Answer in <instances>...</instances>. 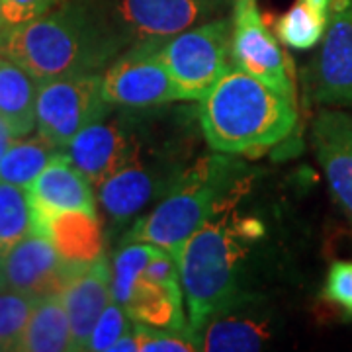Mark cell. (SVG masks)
Segmentation results:
<instances>
[{
    "label": "cell",
    "instance_id": "obj_1",
    "mask_svg": "<svg viewBox=\"0 0 352 352\" xmlns=\"http://www.w3.org/2000/svg\"><path fill=\"white\" fill-rule=\"evenodd\" d=\"M129 43L102 0H63L10 30L0 51L41 82L104 73Z\"/></svg>",
    "mask_w": 352,
    "mask_h": 352
},
{
    "label": "cell",
    "instance_id": "obj_2",
    "mask_svg": "<svg viewBox=\"0 0 352 352\" xmlns=\"http://www.w3.org/2000/svg\"><path fill=\"white\" fill-rule=\"evenodd\" d=\"M296 120L292 96L237 67L200 100L201 133L219 155H263L288 138Z\"/></svg>",
    "mask_w": 352,
    "mask_h": 352
},
{
    "label": "cell",
    "instance_id": "obj_3",
    "mask_svg": "<svg viewBox=\"0 0 352 352\" xmlns=\"http://www.w3.org/2000/svg\"><path fill=\"white\" fill-rule=\"evenodd\" d=\"M247 168L229 157H206L182 170L164 200L127 231L124 243H151L176 254L206 221L233 208Z\"/></svg>",
    "mask_w": 352,
    "mask_h": 352
},
{
    "label": "cell",
    "instance_id": "obj_4",
    "mask_svg": "<svg viewBox=\"0 0 352 352\" xmlns=\"http://www.w3.org/2000/svg\"><path fill=\"white\" fill-rule=\"evenodd\" d=\"M231 210L196 229L175 254L188 327L196 335L210 317L243 300L239 296L243 241L263 231L252 219L231 221Z\"/></svg>",
    "mask_w": 352,
    "mask_h": 352
},
{
    "label": "cell",
    "instance_id": "obj_5",
    "mask_svg": "<svg viewBox=\"0 0 352 352\" xmlns=\"http://www.w3.org/2000/svg\"><path fill=\"white\" fill-rule=\"evenodd\" d=\"M161 59L180 100H201L233 69L231 20L214 18L161 41Z\"/></svg>",
    "mask_w": 352,
    "mask_h": 352
},
{
    "label": "cell",
    "instance_id": "obj_6",
    "mask_svg": "<svg viewBox=\"0 0 352 352\" xmlns=\"http://www.w3.org/2000/svg\"><path fill=\"white\" fill-rule=\"evenodd\" d=\"M110 108L102 92V73L55 76L39 82L36 127L63 151L85 127L104 120Z\"/></svg>",
    "mask_w": 352,
    "mask_h": 352
},
{
    "label": "cell",
    "instance_id": "obj_7",
    "mask_svg": "<svg viewBox=\"0 0 352 352\" xmlns=\"http://www.w3.org/2000/svg\"><path fill=\"white\" fill-rule=\"evenodd\" d=\"M163 39H143L122 51L102 73L104 98L113 108L145 110L180 100L161 59Z\"/></svg>",
    "mask_w": 352,
    "mask_h": 352
},
{
    "label": "cell",
    "instance_id": "obj_8",
    "mask_svg": "<svg viewBox=\"0 0 352 352\" xmlns=\"http://www.w3.org/2000/svg\"><path fill=\"white\" fill-rule=\"evenodd\" d=\"M131 43L166 39L214 20L233 0H102Z\"/></svg>",
    "mask_w": 352,
    "mask_h": 352
},
{
    "label": "cell",
    "instance_id": "obj_9",
    "mask_svg": "<svg viewBox=\"0 0 352 352\" xmlns=\"http://www.w3.org/2000/svg\"><path fill=\"white\" fill-rule=\"evenodd\" d=\"M233 65L294 98L288 59L274 34L264 24L256 0L231 2Z\"/></svg>",
    "mask_w": 352,
    "mask_h": 352
},
{
    "label": "cell",
    "instance_id": "obj_10",
    "mask_svg": "<svg viewBox=\"0 0 352 352\" xmlns=\"http://www.w3.org/2000/svg\"><path fill=\"white\" fill-rule=\"evenodd\" d=\"M85 264L65 258L47 237L30 233L0 254L2 288L16 289L38 300L57 296Z\"/></svg>",
    "mask_w": 352,
    "mask_h": 352
},
{
    "label": "cell",
    "instance_id": "obj_11",
    "mask_svg": "<svg viewBox=\"0 0 352 352\" xmlns=\"http://www.w3.org/2000/svg\"><path fill=\"white\" fill-rule=\"evenodd\" d=\"M182 298L176 256L161 249L131 284L122 305L133 321L143 325L190 329Z\"/></svg>",
    "mask_w": 352,
    "mask_h": 352
},
{
    "label": "cell",
    "instance_id": "obj_12",
    "mask_svg": "<svg viewBox=\"0 0 352 352\" xmlns=\"http://www.w3.org/2000/svg\"><path fill=\"white\" fill-rule=\"evenodd\" d=\"M309 96L327 106H352V2L335 0L321 51L307 76Z\"/></svg>",
    "mask_w": 352,
    "mask_h": 352
},
{
    "label": "cell",
    "instance_id": "obj_13",
    "mask_svg": "<svg viewBox=\"0 0 352 352\" xmlns=\"http://www.w3.org/2000/svg\"><path fill=\"white\" fill-rule=\"evenodd\" d=\"M106 118L85 127L63 149L96 188L139 155V143L126 122H106Z\"/></svg>",
    "mask_w": 352,
    "mask_h": 352
},
{
    "label": "cell",
    "instance_id": "obj_14",
    "mask_svg": "<svg viewBox=\"0 0 352 352\" xmlns=\"http://www.w3.org/2000/svg\"><path fill=\"white\" fill-rule=\"evenodd\" d=\"M182 173L141 163L139 155L98 186V200L113 221L139 214L153 198L166 194Z\"/></svg>",
    "mask_w": 352,
    "mask_h": 352
},
{
    "label": "cell",
    "instance_id": "obj_15",
    "mask_svg": "<svg viewBox=\"0 0 352 352\" xmlns=\"http://www.w3.org/2000/svg\"><path fill=\"white\" fill-rule=\"evenodd\" d=\"M71 325L73 351H88L90 335L112 300V266L104 256L88 261L61 292Z\"/></svg>",
    "mask_w": 352,
    "mask_h": 352
},
{
    "label": "cell",
    "instance_id": "obj_16",
    "mask_svg": "<svg viewBox=\"0 0 352 352\" xmlns=\"http://www.w3.org/2000/svg\"><path fill=\"white\" fill-rule=\"evenodd\" d=\"M25 190L34 208V219L61 212L96 215L92 184L65 151L57 153Z\"/></svg>",
    "mask_w": 352,
    "mask_h": 352
},
{
    "label": "cell",
    "instance_id": "obj_17",
    "mask_svg": "<svg viewBox=\"0 0 352 352\" xmlns=\"http://www.w3.org/2000/svg\"><path fill=\"white\" fill-rule=\"evenodd\" d=\"M314 147L331 192L352 219V118L325 110L314 124Z\"/></svg>",
    "mask_w": 352,
    "mask_h": 352
},
{
    "label": "cell",
    "instance_id": "obj_18",
    "mask_svg": "<svg viewBox=\"0 0 352 352\" xmlns=\"http://www.w3.org/2000/svg\"><path fill=\"white\" fill-rule=\"evenodd\" d=\"M34 233L55 245L69 261L88 263L100 256L102 235L96 215L85 212H61L34 219Z\"/></svg>",
    "mask_w": 352,
    "mask_h": 352
},
{
    "label": "cell",
    "instance_id": "obj_19",
    "mask_svg": "<svg viewBox=\"0 0 352 352\" xmlns=\"http://www.w3.org/2000/svg\"><path fill=\"white\" fill-rule=\"evenodd\" d=\"M239 303H233L231 307L208 319V323L198 331L200 351L247 352L263 349L264 342L268 340L266 321L237 314Z\"/></svg>",
    "mask_w": 352,
    "mask_h": 352
},
{
    "label": "cell",
    "instance_id": "obj_20",
    "mask_svg": "<svg viewBox=\"0 0 352 352\" xmlns=\"http://www.w3.org/2000/svg\"><path fill=\"white\" fill-rule=\"evenodd\" d=\"M39 82L24 67L0 51V118L14 138L30 135L36 127Z\"/></svg>",
    "mask_w": 352,
    "mask_h": 352
},
{
    "label": "cell",
    "instance_id": "obj_21",
    "mask_svg": "<svg viewBox=\"0 0 352 352\" xmlns=\"http://www.w3.org/2000/svg\"><path fill=\"white\" fill-rule=\"evenodd\" d=\"M18 351L22 352H65L73 351L69 315L61 294L39 298L24 329Z\"/></svg>",
    "mask_w": 352,
    "mask_h": 352
},
{
    "label": "cell",
    "instance_id": "obj_22",
    "mask_svg": "<svg viewBox=\"0 0 352 352\" xmlns=\"http://www.w3.org/2000/svg\"><path fill=\"white\" fill-rule=\"evenodd\" d=\"M335 0H296L276 22L280 41L292 50H311L327 32Z\"/></svg>",
    "mask_w": 352,
    "mask_h": 352
},
{
    "label": "cell",
    "instance_id": "obj_23",
    "mask_svg": "<svg viewBox=\"0 0 352 352\" xmlns=\"http://www.w3.org/2000/svg\"><path fill=\"white\" fill-rule=\"evenodd\" d=\"M59 151L39 133L34 138H16L0 157V182L28 188Z\"/></svg>",
    "mask_w": 352,
    "mask_h": 352
},
{
    "label": "cell",
    "instance_id": "obj_24",
    "mask_svg": "<svg viewBox=\"0 0 352 352\" xmlns=\"http://www.w3.org/2000/svg\"><path fill=\"white\" fill-rule=\"evenodd\" d=\"M34 233V208L28 190L0 182V254Z\"/></svg>",
    "mask_w": 352,
    "mask_h": 352
},
{
    "label": "cell",
    "instance_id": "obj_25",
    "mask_svg": "<svg viewBox=\"0 0 352 352\" xmlns=\"http://www.w3.org/2000/svg\"><path fill=\"white\" fill-rule=\"evenodd\" d=\"M36 303L38 298L16 289L0 288V351H18Z\"/></svg>",
    "mask_w": 352,
    "mask_h": 352
},
{
    "label": "cell",
    "instance_id": "obj_26",
    "mask_svg": "<svg viewBox=\"0 0 352 352\" xmlns=\"http://www.w3.org/2000/svg\"><path fill=\"white\" fill-rule=\"evenodd\" d=\"M139 352H194L200 339L192 329H161L133 321Z\"/></svg>",
    "mask_w": 352,
    "mask_h": 352
},
{
    "label": "cell",
    "instance_id": "obj_27",
    "mask_svg": "<svg viewBox=\"0 0 352 352\" xmlns=\"http://www.w3.org/2000/svg\"><path fill=\"white\" fill-rule=\"evenodd\" d=\"M131 329H133V319L129 317L126 307L110 300L94 325L90 342H88V351L110 352L113 342L129 333Z\"/></svg>",
    "mask_w": 352,
    "mask_h": 352
},
{
    "label": "cell",
    "instance_id": "obj_28",
    "mask_svg": "<svg viewBox=\"0 0 352 352\" xmlns=\"http://www.w3.org/2000/svg\"><path fill=\"white\" fill-rule=\"evenodd\" d=\"M63 0H2V14L8 32L53 10Z\"/></svg>",
    "mask_w": 352,
    "mask_h": 352
},
{
    "label": "cell",
    "instance_id": "obj_29",
    "mask_svg": "<svg viewBox=\"0 0 352 352\" xmlns=\"http://www.w3.org/2000/svg\"><path fill=\"white\" fill-rule=\"evenodd\" d=\"M325 298L352 315V263L339 261L331 266L325 284Z\"/></svg>",
    "mask_w": 352,
    "mask_h": 352
},
{
    "label": "cell",
    "instance_id": "obj_30",
    "mask_svg": "<svg viewBox=\"0 0 352 352\" xmlns=\"http://www.w3.org/2000/svg\"><path fill=\"white\" fill-rule=\"evenodd\" d=\"M138 351V339H135V333H133V329L126 333L124 337H120V339L116 340L112 344V349L110 352H135Z\"/></svg>",
    "mask_w": 352,
    "mask_h": 352
},
{
    "label": "cell",
    "instance_id": "obj_31",
    "mask_svg": "<svg viewBox=\"0 0 352 352\" xmlns=\"http://www.w3.org/2000/svg\"><path fill=\"white\" fill-rule=\"evenodd\" d=\"M14 133L10 131V127L6 126V122L0 118V157L6 153V149L12 145V141H14Z\"/></svg>",
    "mask_w": 352,
    "mask_h": 352
},
{
    "label": "cell",
    "instance_id": "obj_32",
    "mask_svg": "<svg viewBox=\"0 0 352 352\" xmlns=\"http://www.w3.org/2000/svg\"><path fill=\"white\" fill-rule=\"evenodd\" d=\"M6 36H8V25H6V22H4V14H2V0H0V47L4 45Z\"/></svg>",
    "mask_w": 352,
    "mask_h": 352
},
{
    "label": "cell",
    "instance_id": "obj_33",
    "mask_svg": "<svg viewBox=\"0 0 352 352\" xmlns=\"http://www.w3.org/2000/svg\"><path fill=\"white\" fill-rule=\"evenodd\" d=\"M0 288H2V276H0Z\"/></svg>",
    "mask_w": 352,
    "mask_h": 352
},
{
    "label": "cell",
    "instance_id": "obj_34",
    "mask_svg": "<svg viewBox=\"0 0 352 352\" xmlns=\"http://www.w3.org/2000/svg\"><path fill=\"white\" fill-rule=\"evenodd\" d=\"M349 2H352V0H349Z\"/></svg>",
    "mask_w": 352,
    "mask_h": 352
}]
</instances>
